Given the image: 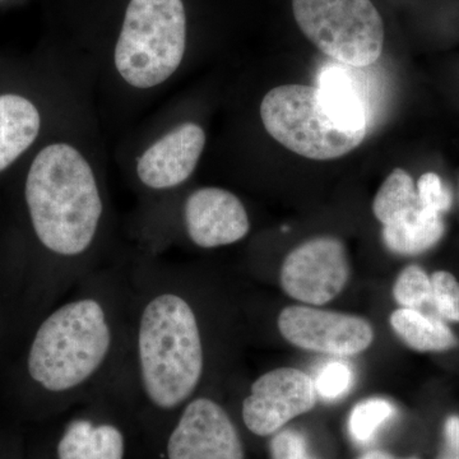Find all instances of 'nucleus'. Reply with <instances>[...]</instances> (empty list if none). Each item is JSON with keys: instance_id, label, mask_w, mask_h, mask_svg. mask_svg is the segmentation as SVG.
I'll list each match as a JSON object with an SVG mask.
<instances>
[{"instance_id": "obj_21", "label": "nucleus", "mask_w": 459, "mask_h": 459, "mask_svg": "<svg viewBox=\"0 0 459 459\" xmlns=\"http://www.w3.org/2000/svg\"><path fill=\"white\" fill-rule=\"evenodd\" d=\"M431 277V305L446 323H459V281L448 271H435Z\"/></svg>"}, {"instance_id": "obj_8", "label": "nucleus", "mask_w": 459, "mask_h": 459, "mask_svg": "<svg viewBox=\"0 0 459 459\" xmlns=\"http://www.w3.org/2000/svg\"><path fill=\"white\" fill-rule=\"evenodd\" d=\"M295 21L325 56L352 68L382 56L385 30L371 0H292Z\"/></svg>"}, {"instance_id": "obj_10", "label": "nucleus", "mask_w": 459, "mask_h": 459, "mask_svg": "<svg viewBox=\"0 0 459 459\" xmlns=\"http://www.w3.org/2000/svg\"><path fill=\"white\" fill-rule=\"evenodd\" d=\"M166 440L168 459H244L234 422L222 404L208 395H195L178 411Z\"/></svg>"}, {"instance_id": "obj_20", "label": "nucleus", "mask_w": 459, "mask_h": 459, "mask_svg": "<svg viewBox=\"0 0 459 459\" xmlns=\"http://www.w3.org/2000/svg\"><path fill=\"white\" fill-rule=\"evenodd\" d=\"M394 300L401 307L421 310L431 304V277L418 264L402 270L394 286Z\"/></svg>"}, {"instance_id": "obj_14", "label": "nucleus", "mask_w": 459, "mask_h": 459, "mask_svg": "<svg viewBox=\"0 0 459 459\" xmlns=\"http://www.w3.org/2000/svg\"><path fill=\"white\" fill-rule=\"evenodd\" d=\"M346 68L325 66L319 74V93L329 114L342 128L368 133L370 111L367 93Z\"/></svg>"}, {"instance_id": "obj_23", "label": "nucleus", "mask_w": 459, "mask_h": 459, "mask_svg": "<svg viewBox=\"0 0 459 459\" xmlns=\"http://www.w3.org/2000/svg\"><path fill=\"white\" fill-rule=\"evenodd\" d=\"M419 204L430 212L443 214L452 207V195L442 178L435 172L421 175L416 183Z\"/></svg>"}, {"instance_id": "obj_2", "label": "nucleus", "mask_w": 459, "mask_h": 459, "mask_svg": "<svg viewBox=\"0 0 459 459\" xmlns=\"http://www.w3.org/2000/svg\"><path fill=\"white\" fill-rule=\"evenodd\" d=\"M102 132L96 110L74 117L36 148L23 177L27 225L56 299L122 249Z\"/></svg>"}, {"instance_id": "obj_26", "label": "nucleus", "mask_w": 459, "mask_h": 459, "mask_svg": "<svg viewBox=\"0 0 459 459\" xmlns=\"http://www.w3.org/2000/svg\"><path fill=\"white\" fill-rule=\"evenodd\" d=\"M358 459H401L395 458L394 455H389V453L382 452V451H371L365 453L362 455L360 458ZM403 459H419L416 457L411 458H403Z\"/></svg>"}, {"instance_id": "obj_22", "label": "nucleus", "mask_w": 459, "mask_h": 459, "mask_svg": "<svg viewBox=\"0 0 459 459\" xmlns=\"http://www.w3.org/2000/svg\"><path fill=\"white\" fill-rule=\"evenodd\" d=\"M353 373L344 362L332 361L319 370L314 380L316 394L325 400H337L351 389Z\"/></svg>"}, {"instance_id": "obj_24", "label": "nucleus", "mask_w": 459, "mask_h": 459, "mask_svg": "<svg viewBox=\"0 0 459 459\" xmlns=\"http://www.w3.org/2000/svg\"><path fill=\"white\" fill-rule=\"evenodd\" d=\"M273 459H316L307 449L301 434L292 430H283L276 434L271 443Z\"/></svg>"}, {"instance_id": "obj_9", "label": "nucleus", "mask_w": 459, "mask_h": 459, "mask_svg": "<svg viewBox=\"0 0 459 459\" xmlns=\"http://www.w3.org/2000/svg\"><path fill=\"white\" fill-rule=\"evenodd\" d=\"M96 110L83 78L75 72L44 98L18 90L0 92V174L8 171L60 126Z\"/></svg>"}, {"instance_id": "obj_18", "label": "nucleus", "mask_w": 459, "mask_h": 459, "mask_svg": "<svg viewBox=\"0 0 459 459\" xmlns=\"http://www.w3.org/2000/svg\"><path fill=\"white\" fill-rule=\"evenodd\" d=\"M420 207L416 183L409 172L394 169L377 190L373 212L383 226L400 221Z\"/></svg>"}, {"instance_id": "obj_15", "label": "nucleus", "mask_w": 459, "mask_h": 459, "mask_svg": "<svg viewBox=\"0 0 459 459\" xmlns=\"http://www.w3.org/2000/svg\"><path fill=\"white\" fill-rule=\"evenodd\" d=\"M126 437L113 422L72 420L56 446L57 459H124Z\"/></svg>"}, {"instance_id": "obj_4", "label": "nucleus", "mask_w": 459, "mask_h": 459, "mask_svg": "<svg viewBox=\"0 0 459 459\" xmlns=\"http://www.w3.org/2000/svg\"><path fill=\"white\" fill-rule=\"evenodd\" d=\"M129 249V400L174 415L207 376L204 314L188 274Z\"/></svg>"}, {"instance_id": "obj_1", "label": "nucleus", "mask_w": 459, "mask_h": 459, "mask_svg": "<svg viewBox=\"0 0 459 459\" xmlns=\"http://www.w3.org/2000/svg\"><path fill=\"white\" fill-rule=\"evenodd\" d=\"M56 47L86 82L102 129L128 128L188 71L195 0H62Z\"/></svg>"}, {"instance_id": "obj_3", "label": "nucleus", "mask_w": 459, "mask_h": 459, "mask_svg": "<svg viewBox=\"0 0 459 459\" xmlns=\"http://www.w3.org/2000/svg\"><path fill=\"white\" fill-rule=\"evenodd\" d=\"M129 249L63 296L33 334L26 374L56 402L129 400Z\"/></svg>"}, {"instance_id": "obj_7", "label": "nucleus", "mask_w": 459, "mask_h": 459, "mask_svg": "<svg viewBox=\"0 0 459 459\" xmlns=\"http://www.w3.org/2000/svg\"><path fill=\"white\" fill-rule=\"evenodd\" d=\"M265 133L283 147L307 159H338L367 137L344 129L329 114L318 87L283 84L268 91L258 108Z\"/></svg>"}, {"instance_id": "obj_17", "label": "nucleus", "mask_w": 459, "mask_h": 459, "mask_svg": "<svg viewBox=\"0 0 459 459\" xmlns=\"http://www.w3.org/2000/svg\"><path fill=\"white\" fill-rule=\"evenodd\" d=\"M446 234L442 214L421 205L392 225L383 226V238L389 250L401 255H419L437 246Z\"/></svg>"}, {"instance_id": "obj_13", "label": "nucleus", "mask_w": 459, "mask_h": 459, "mask_svg": "<svg viewBox=\"0 0 459 459\" xmlns=\"http://www.w3.org/2000/svg\"><path fill=\"white\" fill-rule=\"evenodd\" d=\"M316 403L312 377L294 368H279L252 383L241 403V418L250 433L268 437L312 411Z\"/></svg>"}, {"instance_id": "obj_6", "label": "nucleus", "mask_w": 459, "mask_h": 459, "mask_svg": "<svg viewBox=\"0 0 459 459\" xmlns=\"http://www.w3.org/2000/svg\"><path fill=\"white\" fill-rule=\"evenodd\" d=\"M252 229L246 204L216 186H184L170 195L138 201L126 232L132 249L162 256L178 246L211 250L237 244Z\"/></svg>"}, {"instance_id": "obj_5", "label": "nucleus", "mask_w": 459, "mask_h": 459, "mask_svg": "<svg viewBox=\"0 0 459 459\" xmlns=\"http://www.w3.org/2000/svg\"><path fill=\"white\" fill-rule=\"evenodd\" d=\"M207 143V128L198 117L195 100L184 93L171 96L126 131L115 160L138 201H144L189 186Z\"/></svg>"}, {"instance_id": "obj_16", "label": "nucleus", "mask_w": 459, "mask_h": 459, "mask_svg": "<svg viewBox=\"0 0 459 459\" xmlns=\"http://www.w3.org/2000/svg\"><path fill=\"white\" fill-rule=\"evenodd\" d=\"M389 323L402 342L416 352H448L459 343L457 334L446 320L421 310L400 307L391 314Z\"/></svg>"}, {"instance_id": "obj_25", "label": "nucleus", "mask_w": 459, "mask_h": 459, "mask_svg": "<svg viewBox=\"0 0 459 459\" xmlns=\"http://www.w3.org/2000/svg\"><path fill=\"white\" fill-rule=\"evenodd\" d=\"M437 459H459V415H451L443 425V449Z\"/></svg>"}, {"instance_id": "obj_12", "label": "nucleus", "mask_w": 459, "mask_h": 459, "mask_svg": "<svg viewBox=\"0 0 459 459\" xmlns=\"http://www.w3.org/2000/svg\"><path fill=\"white\" fill-rule=\"evenodd\" d=\"M277 327L281 336L299 349L343 358L365 351L374 341L368 320L304 305L285 307Z\"/></svg>"}, {"instance_id": "obj_19", "label": "nucleus", "mask_w": 459, "mask_h": 459, "mask_svg": "<svg viewBox=\"0 0 459 459\" xmlns=\"http://www.w3.org/2000/svg\"><path fill=\"white\" fill-rule=\"evenodd\" d=\"M395 409L391 402L383 398H370L353 407L349 419V430L359 443H368L383 424L394 418Z\"/></svg>"}, {"instance_id": "obj_11", "label": "nucleus", "mask_w": 459, "mask_h": 459, "mask_svg": "<svg viewBox=\"0 0 459 459\" xmlns=\"http://www.w3.org/2000/svg\"><path fill=\"white\" fill-rule=\"evenodd\" d=\"M350 277L346 247L336 238H314L295 247L281 267V287L307 305H325L342 292Z\"/></svg>"}]
</instances>
